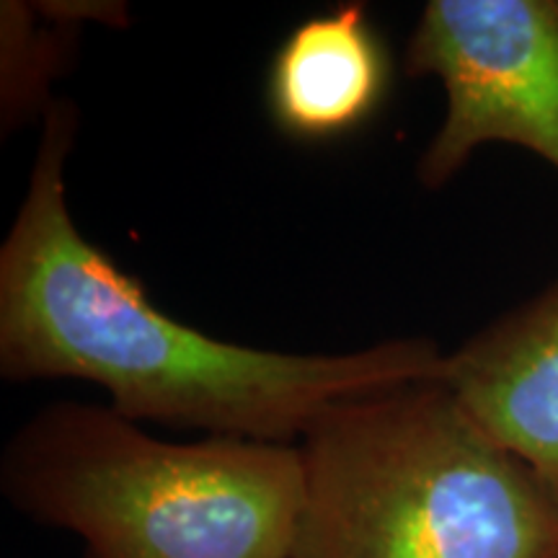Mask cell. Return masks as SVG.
<instances>
[{"label": "cell", "instance_id": "obj_3", "mask_svg": "<svg viewBox=\"0 0 558 558\" xmlns=\"http://www.w3.org/2000/svg\"><path fill=\"white\" fill-rule=\"evenodd\" d=\"M0 492L83 558H292L298 445L205 437L169 442L111 407L54 401L0 458Z\"/></svg>", "mask_w": 558, "mask_h": 558}, {"label": "cell", "instance_id": "obj_7", "mask_svg": "<svg viewBox=\"0 0 558 558\" xmlns=\"http://www.w3.org/2000/svg\"><path fill=\"white\" fill-rule=\"evenodd\" d=\"M90 21L128 26L130 9L111 0H5L0 5V120L5 135L32 117L45 120L58 101L52 83L73 62L81 26Z\"/></svg>", "mask_w": 558, "mask_h": 558}, {"label": "cell", "instance_id": "obj_5", "mask_svg": "<svg viewBox=\"0 0 558 558\" xmlns=\"http://www.w3.org/2000/svg\"><path fill=\"white\" fill-rule=\"evenodd\" d=\"M442 383L558 492V282L448 352Z\"/></svg>", "mask_w": 558, "mask_h": 558}, {"label": "cell", "instance_id": "obj_1", "mask_svg": "<svg viewBox=\"0 0 558 558\" xmlns=\"http://www.w3.org/2000/svg\"><path fill=\"white\" fill-rule=\"evenodd\" d=\"M78 109L41 120L29 186L0 246V375L86 380L130 422L298 445L333 403L442 380L437 341L388 339L347 354H288L215 339L153 303L68 209Z\"/></svg>", "mask_w": 558, "mask_h": 558}, {"label": "cell", "instance_id": "obj_4", "mask_svg": "<svg viewBox=\"0 0 558 558\" xmlns=\"http://www.w3.org/2000/svg\"><path fill=\"white\" fill-rule=\"evenodd\" d=\"M403 68L437 78L445 117L416 177L442 190L481 145H520L558 171V0H429Z\"/></svg>", "mask_w": 558, "mask_h": 558}, {"label": "cell", "instance_id": "obj_6", "mask_svg": "<svg viewBox=\"0 0 558 558\" xmlns=\"http://www.w3.org/2000/svg\"><path fill=\"white\" fill-rule=\"evenodd\" d=\"M393 86V54L365 3H339L298 24L267 73L275 128L300 143H329L373 120Z\"/></svg>", "mask_w": 558, "mask_h": 558}, {"label": "cell", "instance_id": "obj_2", "mask_svg": "<svg viewBox=\"0 0 558 558\" xmlns=\"http://www.w3.org/2000/svg\"><path fill=\"white\" fill-rule=\"evenodd\" d=\"M298 452L292 558H558V492L442 380L333 403Z\"/></svg>", "mask_w": 558, "mask_h": 558}]
</instances>
